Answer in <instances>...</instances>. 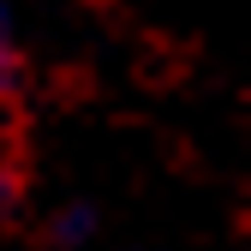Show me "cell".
Segmentation results:
<instances>
[{"label": "cell", "mask_w": 251, "mask_h": 251, "mask_svg": "<svg viewBox=\"0 0 251 251\" xmlns=\"http://www.w3.org/2000/svg\"><path fill=\"white\" fill-rule=\"evenodd\" d=\"M0 60H6V18H0Z\"/></svg>", "instance_id": "6da1fadb"}, {"label": "cell", "mask_w": 251, "mask_h": 251, "mask_svg": "<svg viewBox=\"0 0 251 251\" xmlns=\"http://www.w3.org/2000/svg\"><path fill=\"white\" fill-rule=\"evenodd\" d=\"M0 144H6V114H0Z\"/></svg>", "instance_id": "7a4b0ae2"}]
</instances>
